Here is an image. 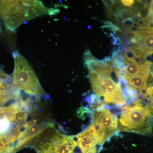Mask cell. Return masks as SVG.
Returning a JSON list of instances; mask_svg holds the SVG:
<instances>
[{
    "label": "cell",
    "instance_id": "15",
    "mask_svg": "<svg viewBox=\"0 0 153 153\" xmlns=\"http://www.w3.org/2000/svg\"><path fill=\"white\" fill-rule=\"evenodd\" d=\"M145 28H146L148 33L153 36V27H146Z\"/></svg>",
    "mask_w": 153,
    "mask_h": 153
},
{
    "label": "cell",
    "instance_id": "12",
    "mask_svg": "<svg viewBox=\"0 0 153 153\" xmlns=\"http://www.w3.org/2000/svg\"><path fill=\"white\" fill-rule=\"evenodd\" d=\"M143 97L146 101V104L153 114V85L146 89Z\"/></svg>",
    "mask_w": 153,
    "mask_h": 153
},
{
    "label": "cell",
    "instance_id": "14",
    "mask_svg": "<svg viewBox=\"0 0 153 153\" xmlns=\"http://www.w3.org/2000/svg\"><path fill=\"white\" fill-rule=\"evenodd\" d=\"M121 3L123 5L126 7H130L133 4L134 1H121Z\"/></svg>",
    "mask_w": 153,
    "mask_h": 153
},
{
    "label": "cell",
    "instance_id": "1",
    "mask_svg": "<svg viewBox=\"0 0 153 153\" xmlns=\"http://www.w3.org/2000/svg\"><path fill=\"white\" fill-rule=\"evenodd\" d=\"M92 90L100 100L108 105L123 107L127 99L121 86L122 71L110 64L96 59L91 54L84 56Z\"/></svg>",
    "mask_w": 153,
    "mask_h": 153
},
{
    "label": "cell",
    "instance_id": "2",
    "mask_svg": "<svg viewBox=\"0 0 153 153\" xmlns=\"http://www.w3.org/2000/svg\"><path fill=\"white\" fill-rule=\"evenodd\" d=\"M57 11L47 8L40 1H0V17L12 32L25 22Z\"/></svg>",
    "mask_w": 153,
    "mask_h": 153
},
{
    "label": "cell",
    "instance_id": "3",
    "mask_svg": "<svg viewBox=\"0 0 153 153\" xmlns=\"http://www.w3.org/2000/svg\"><path fill=\"white\" fill-rule=\"evenodd\" d=\"M118 130L143 135L152 134L153 114L146 104L136 99L122 108Z\"/></svg>",
    "mask_w": 153,
    "mask_h": 153
},
{
    "label": "cell",
    "instance_id": "11",
    "mask_svg": "<svg viewBox=\"0 0 153 153\" xmlns=\"http://www.w3.org/2000/svg\"><path fill=\"white\" fill-rule=\"evenodd\" d=\"M4 80L0 79V105L4 104L13 97L11 93L10 86L3 82Z\"/></svg>",
    "mask_w": 153,
    "mask_h": 153
},
{
    "label": "cell",
    "instance_id": "10",
    "mask_svg": "<svg viewBox=\"0 0 153 153\" xmlns=\"http://www.w3.org/2000/svg\"><path fill=\"white\" fill-rule=\"evenodd\" d=\"M148 75L123 77L126 83L136 91H142L146 89Z\"/></svg>",
    "mask_w": 153,
    "mask_h": 153
},
{
    "label": "cell",
    "instance_id": "7",
    "mask_svg": "<svg viewBox=\"0 0 153 153\" xmlns=\"http://www.w3.org/2000/svg\"><path fill=\"white\" fill-rule=\"evenodd\" d=\"M76 137L77 144L82 153H97L98 137L92 124L84 131L77 135Z\"/></svg>",
    "mask_w": 153,
    "mask_h": 153
},
{
    "label": "cell",
    "instance_id": "5",
    "mask_svg": "<svg viewBox=\"0 0 153 153\" xmlns=\"http://www.w3.org/2000/svg\"><path fill=\"white\" fill-rule=\"evenodd\" d=\"M93 122L97 133L98 145L102 146L118 131V118L109 108L100 105L92 112Z\"/></svg>",
    "mask_w": 153,
    "mask_h": 153
},
{
    "label": "cell",
    "instance_id": "4",
    "mask_svg": "<svg viewBox=\"0 0 153 153\" xmlns=\"http://www.w3.org/2000/svg\"><path fill=\"white\" fill-rule=\"evenodd\" d=\"M13 56L15 63L13 86L36 97L44 96L45 94L44 89L27 60L18 52H14Z\"/></svg>",
    "mask_w": 153,
    "mask_h": 153
},
{
    "label": "cell",
    "instance_id": "13",
    "mask_svg": "<svg viewBox=\"0 0 153 153\" xmlns=\"http://www.w3.org/2000/svg\"><path fill=\"white\" fill-rule=\"evenodd\" d=\"M146 21L153 24V1H151Z\"/></svg>",
    "mask_w": 153,
    "mask_h": 153
},
{
    "label": "cell",
    "instance_id": "6",
    "mask_svg": "<svg viewBox=\"0 0 153 153\" xmlns=\"http://www.w3.org/2000/svg\"><path fill=\"white\" fill-rule=\"evenodd\" d=\"M62 135L54 124L46 125L41 133L29 142V144L41 153L52 149Z\"/></svg>",
    "mask_w": 153,
    "mask_h": 153
},
{
    "label": "cell",
    "instance_id": "9",
    "mask_svg": "<svg viewBox=\"0 0 153 153\" xmlns=\"http://www.w3.org/2000/svg\"><path fill=\"white\" fill-rule=\"evenodd\" d=\"M128 63V65L124 69L123 77L149 76L151 63L149 61L143 63Z\"/></svg>",
    "mask_w": 153,
    "mask_h": 153
},
{
    "label": "cell",
    "instance_id": "8",
    "mask_svg": "<svg viewBox=\"0 0 153 153\" xmlns=\"http://www.w3.org/2000/svg\"><path fill=\"white\" fill-rule=\"evenodd\" d=\"M77 143L73 136L62 134L52 149V153H74Z\"/></svg>",
    "mask_w": 153,
    "mask_h": 153
}]
</instances>
